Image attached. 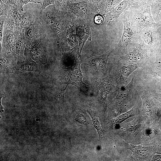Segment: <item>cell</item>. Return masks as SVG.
Segmentation results:
<instances>
[{"label": "cell", "instance_id": "obj_1", "mask_svg": "<svg viewBox=\"0 0 161 161\" xmlns=\"http://www.w3.org/2000/svg\"><path fill=\"white\" fill-rule=\"evenodd\" d=\"M151 7L145 4L134 5L124 12L127 16L134 33L139 34L144 28L157 24L152 18Z\"/></svg>", "mask_w": 161, "mask_h": 161}, {"label": "cell", "instance_id": "obj_2", "mask_svg": "<svg viewBox=\"0 0 161 161\" xmlns=\"http://www.w3.org/2000/svg\"><path fill=\"white\" fill-rule=\"evenodd\" d=\"M123 24V32L121 37L117 45V48L122 53H124L131 48L140 42V33H134L132 29L126 14L123 13L122 17Z\"/></svg>", "mask_w": 161, "mask_h": 161}, {"label": "cell", "instance_id": "obj_3", "mask_svg": "<svg viewBox=\"0 0 161 161\" xmlns=\"http://www.w3.org/2000/svg\"><path fill=\"white\" fill-rule=\"evenodd\" d=\"M158 26L157 24L152 27L144 28L140 33V40L141 45L147 49L146 51L149 54L157 53L159 44L157 32Z\"/></svg>", "mask_w": 161, "mask_h": 161}, {"label": "cell", "instance_id": "obj_4", "mask_svg": "<svg viewBox=\"0 0 161 161\" xmlns=\"http://www.w3.org/2000/svg\"><path fill=\"white\" fill-rule=\"evenodd\" d=\"M80 61L78 58L73 66L65 72L63 83L71 84L79 87L80 89L88 88V86L82 81V75L80 68Z\"/></svg>", "mask_w": 161, "mask_h": 161}, {"label": "cell", "instance_id": "obj_5", "mask_svg": "<svg viewBox=\"0 0 161 161\" xmlns=\"http://www.w3.org/2000/svg\"><path fill=\"white\" fill-rule=\"evenodd\" d=\"M4 27L1 51L3 50V52L7 55L13 52L20 30L19 31L16 29H10L4 26Z\"/></svg>", "mask_w": 161, "mask_h": 161}, {"label": "cell", "instance_id": "obj_6", "mask_svg": "<svg viewBox=\"0 0 161 161\" xmlns=\"http://www.w3.org/2000/svg\"><path fill=\"white\" fill-rule=\"evenodd\" d=\"M132 49L121 56L120 59L126 62L135 63L149 58V54L142 48L140 43H137Z\"/></svg>", "mask_w": 161, "mask_h": 161}, {"label": "cell", "instance_id": "obj_7", "mask_svg": "<svg viewBox=\"0 0 161 161\" xmlns=\"http://www.w3.org/2000/svg\"><path fill=\"white\" fill-rule=\"evenodd\" d=\"M136 0H123L116 5L106 15L109 25L117 19L120 15L132 5H137Z\"/></svg>", "mask_w": 161, "mask_h": 161}, {"label": "cell", "instance_id": "obj_8", "mask_svg": "<svg viewBox=\"0 0 161 161\" xmlns=\"http://www.w3.org/2000/svg\"><path fill=\"white\" fill-rule=\"evenodd\" d=\"M36 19L33 23L24 28L26 44L44 37L41 23Z\"/></svg>", "mask_w": 161, "mask_h": 161}, {"label": "cell", "instance_id": "obj_9", "mask_svg": "<svg viewBox=\"0 0 161 161\" xmlns=\"http://www.w3.org/2000/svg\"><path fill=\"white\" fill-rule=\"evenodd\" d=\"M111 52L101 55L91 56L89 61V65L95 70L103 71L106 68L107 61Z\"/></svg>", "mask_w": 161, "mask_h": 161}, {"label": "cell", "instance_id": "obj_10", "mask_svg": "<svg viewBox=\"0 0 161 161\" xmlns=\"http://www.w3.org/2000/svg\"><path fill=\"white\" fill-rule=\"evenodd\" d=\"M26 44L23 28L19 32L17 40L12 52L19 59L23 58Z\"/></svg>", "mask_w": 161, "mask_h": 161}, {"label": "cell", "instance_id": "obj_11", "mask_svg": "<svg viewBox=\"0 0 161 161\" xmlns=\"http://www.w3.org/2000/svg\"><path fill=\"white\" fill-rule=\"evenodd\" d=\"M13 70L17 72H37L38 71V68L34 61L29 59L17 65Z\"/></svg>", "mask_w": 161, "mask_h": 161}, {"label": "cell", "instance_id": "obj_12", "mask_svg": "<svg viewBox=\"0 0 161 161\" xmlns=\"http://www.w3.org/2000/svg\"><path fill=\"white\" fill-rule=\"evenodd\" d=\"M96 82L98 84L101 100L105 105L107 95L111 91V85L108 81L104 80H100Z\"/></svg>", "mask_w": 161, "mask_h": 161}, {"label": "cell", "instance_id": "obj_13", "mask_svg": "<svg viewBox=\"0 0 161 161\" xmlns=\"http://www.w3.org/2000/svg\"><path fill=\"white\" fill-rule=\"evenodd\" d=\"M133 81V78L127 86L123 89H121L118 92L116 97L117 104L119 106L121 107L123 104L127 99L131 89Z\"/></svg>", "mask_w": 161, "mask_h": 161}, {"label": "cell", "instance_id": "obj_14", "mask_svg": "<svg viewBox=\"0 0 161 161\" xmlns=\"http://www.w3.org/2000/svg\"><path fill=\"white\" fill-rule=\"evenodd\" d=\"M137 67V66L136 64L121 66L118 71V76L120 80L124 83L129 75Z\"/></svg>", "mask_w": 161, "mask_h": 161}, {"label": "cell", "instance_id": "obj_15", "mask_svg": "<svg viewBox=\"0 0 161 161\" xmlns=\"http://www.w3.org/2000/svg\"><path fill=\"white\" fill-rule=\"evenodd\" d=\"M135 111L136 108L133 107L130 110L122 114L116 118L109 121V122L113 125L120 124L129 118L135 115Z\"/></svg>", "mask_w": 161, "mask_h": 161}, {"label": "cell", "instance_id": "obj_16", "mask_svg": "<svg viewBox=\"0 0 161 161\" xmlns=\"http://www.w3.org/2000/svg\"><path fill=\"white\" fill-rule=\"evenodd\" d=\"M161 10V0H154L151 7V11L152 18L156 23L160 20V13Z\"/></svg>", "mask_w": 161, "mask_h": 161}, {"label": "cell", "instance_id": "obj_17", "mask_svg": "<svg viewBox=\"0 0 161 161\" xmlns=\"http://www.w3.org/2000/svg\"><path fill=\"white\" fill-rule=\"evenodd\" d=\"M129 145L134 154L136 156L140 157L146 156L148 153V150L150 148V147L141 145H134L130 144Z\"/></svg>", "mask_w": 161, "mask_h": 161}, {"label": "cell", "instance_id": "obj_18", "mask_svg": "<svg viewBox=\"0 0 161 161\" xmlns=\"http://www.w3.org/2000/svg\"><path fill=\"white\" fill-rule=\"evenodd\" d=\"M21 26L23 28L33 23L37 19L34 16L30 11H27L21 14Z\"/></svg>", "mask_w": 161, "mask_h": 161}, {"label": "cell", "instance_id": "obj_19", "mask_svg": "<svg viewBox=\"0 0 161 161\" xmlns=\"http://www.w3.org/2000/svg\"><path fill=\"white\" fill-rule=\"evenodd\" d=\"M11 14L15 21L17 30L19 31L21 30L24 28L21 26V15L18 9L12 7Z\"/></svg>", "mask_w": 161, "mask_h": 161}, {"label": "cell", "instance_id": "obj_20", "mask_svg": "<svg viewBox=\"0 0 161 161\" xmlns=\"http://www.w3.org/2000/svg\"><path fill=\"white\" fill-rule=\"evenodd\" d=\"M143 100V107L146 114L148 116L152 114V109L148 98L143 95L141 96Z\"/></svg>", "mask_w": 161, "mask_h": 161}, {"label": "cell", "instance_id": "obj_21", "mask_svg": "<svg viewBox=\"0 0 161 161\" xmlns=\"http://www.w3.org/2000/svg\"><path fill=\"white\" fill-rule=\"evenodd\" d=\"M12 7L0 0V16H5L6 17L11 11Z\"/></svg>", "mask_w": 161, "mask_h": 161}, {"label": "cell", "instance_id": "obj_22", "mask_svg": "<svg viewBox=\"0 0 161 161\" xmlns=\"http://www.w3.org/2000/svg\"><path fill=\"white\" fill-rule=\"evenodd\" d=\"M74 7L78 13L81 14H85L87 12V6L86 3L85 2L75 3Z\"/></svg>", "mask_w": 161, "mask_h": 161}, {"label": "cell", "instance_id": "obj_23", "mask_svg": "<svg viewBox=\"0 0 161 161\" xmlns=\"http://www.w3.org/2000/svg\"><path fill=\"white\" fill-rule=\"evenodd\" d=\"M139 124V120H134L127 124L124 127V129L129 132L133 131L138 128Z\"/></svg>", "mask_w": 161, "mask_h": 161}, {"label": "cell", "instance_id": "obj_24", "mask_svg": "<svg viewBox=\"0 0 161 161\" xmlns=\"http://www.w3.org/2000/svg\"><path fill=\"white\" fill-rule=\"evenodd\" d=\"M11 7L18 9L19 12L22 10L20 7L19 0H1Z\"/></svg>", "mask_w": 161, "mask_h": 161}, {"label": "cell", "instance_id": "obj_25", "mask_svg": "<svg viewBox=\"0 0 161 161\" xmlns=\"http://www.w3.org/2000/svg\"><path fill=\"white\" fill-rule=\"evenodd\" d=\"M1 69L6 70L11 67V64L7 58L3 57L0 58Z\"/></svg>", "mask_w": 161, "mask_h": 161}, {"label": "cell", "instance_id": "obj_26", "mask_svg": "<svg viewBox=\"0 0 161 161\" xmlns=\"http://www.w3.org/2000/svg\"><path fill=\"white\" fill-rule=\"evenodd\" d=\"M88 112L89 114L92 119V126H93L97 130L98 133L99 131L101 130V128L100 125L97 119L95 117V115L88 111Z\"/></svg>", "mask_w": 161, "mask_h": 161}, {"label": "cell", "instance_id": "obj_27", "mask_svg": "<svg viewBox=\"0 0 161 161\" xmlns=\"http://www.w3.org/2000/svg\"><path fill=\"white\" fill-rule=\"evenodd\" d=\"M4 16H0V41L1 52L2 50V42L3 34L4 25L5 19L4 18Z\"/></svg>", "mask_w": 161, "mask_h": 161}, {"label": "cell", "instance_id": "obj_28", "mask_svg": "<svg viewBox=\"0 0 161 161\" xmlns=\"http://www.w3.org/2000/svg\"><path fill=\"white\" fill-rule=\"evenodd\" d=\"M44 0H19L20 7L22 11H23V6L24 5L29 3L32 2L34 3L40 4L42 5Z\"/></svg>", "mask_w": 161, "mask_h": 161}, {"label": "cell", "instance_id": "obj_29", "mask_svg": "<svg viewBox=\"0 0 161 161\" xmlns=\"http://www.w3.org/2000/svg\"><path fill=\"white\" fill-rule=\"evenodd\" d=\"M67 0H54L55 7L62 9L65 7Z\"/></svg>", "mask_w": 161, "mask_h": 161}, {"label": "cell", "instance_id": "obj_30", "mask_svg": "<svg viewBox=\"0 0 161 161\" xmlns=\"http://www.w3.org/2000/svg\"><path fill=\"white\" fill-rule=\"evenodd\" d=\"M51 5L55 6L54 0H44L40 8L41 13H42L47 7Z\"/></svg>", "mask_w": 161, "mask_h": 161}, {"label": "cell", "instance_id": "obj_31", "mask_svg": "<svg viewBox=\"0 0 161 161\" xmlns=\"http://www.w3.org/2000/svg\"><path fill=\"white\" fill-rule=\"evenodd\" d=\"M154 0H136L137 4L141 5L143 4L148 5L151 6Z\"/></svg>", "mask_w": 161, "mask_h": 161}, {"label": "cell", "instance_id": "obj_32", "mask_svg": "<svg viewBox=\"0 0 161 161\" xmlns=\"http://www.w3.org/2000/svg\"><path fill=\"white\" fill-rule=\"evenodd\" d=\"M76 121L80 123L85 124L87 122V120L85 117L82 114H78L75 118Z\"/></svg>", "mask_w": 161, "mask_h": 161}, {"label": "cell", "instance_id": "obj_33", "mask_svg": "<svg viewBox=\"0 0 161 161\" xmlns=\"http://www.w3.org/2000/svg\"><path fill=\"white\" fill-rule=\"evenodd\" d=\"M157 32L159 38V47L157 54L161 55V26L158 27L157 28Z\"/></svg>", "mask_w": 161, "mask_h": 161}, {"label": "cell", "instance_id": "obj_34", "mask_svg": "<svg viewBox=\"0 0 161 161\" xmlns=\"http://www.w3.org/2000/svg\"><path fill=\"white\" fill-rule=\"evenodd\" d=\"M103 18L102 16L100 15L96 16L95 18V21L97 24H100L103 21Z\"/></svg>", "mask_w": 161, "mask_h": 161}, {"label": "cell", "instance_id": "obj_35", "mask_svg": "<svg viewBox=\"0 0 161 161\" xmlns=\"http://www.w3.org/2000/svg\"><path fill=\"white\" fill-rule=\"evenodd\" d=\"M154 160L156 161H161V155H156L154 158Z\"/></svg>", "mask_w": 161, "mask_h": 161}, {"label": "cell", "instance_id": "obj_36", "mask_svg": "<svg viewBox=\"0 0 161 161\" xmlns=\"http://www.w3.org/2000/svg\"><path fill=\"white\" fill-rule=\"evenodd\" d=\"M156 74L158 76L161 77V67L157 70Z\"/></svg>", "mask_w": 161, "mask_h": 161}, {"label": "cell", "instance_id": "obj_37", "mask_svg": "<svg viewBox=\"0 0 161 161\" xmlns=\"http://www.w3.org/2000/svg\"><path fill=\"white\" fill-rule=\"evenodd\" d=\"M160 12L161 13V10ZM157 24L158 27L161 26V17L160 18V20H159V22Z\"/></svg>", "mask_w": 161, "mask_h": 161}, {"label": "cell", "instance_id": "obj_38", "mask_svg": "<svg viewBox=\"0 0 161 161\" xmlns=\"http://www.w3.org/2000/svg\"><path fill=\"white\" fill-rule=\"evenodd\" d=\"M72 2H75L76 3L80 2L82 0H70Z\"/></svg>", "mask_w": 161, "mask_h": 161}, {"label": "cell", "instance_id": "obj_39", "mask_svg": "<svg viewBox=\"0 0 161 161\" xmlns=\"http://www.w3.org/2000/svg\"><path fill=\"white\" fill-rule=\"evenodd\" d=\"M159 152H160V153L161 154V148Z\"/></svg>", "mask_w": 161, "mask_h": 161}]
</instances>
